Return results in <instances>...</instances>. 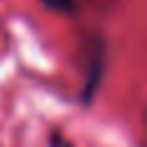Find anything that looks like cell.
I'll return each instance as SVG.
<instances>
[{"mask_svg":"<svg viewBox=\"0 0 147 147\" xmlns=\"http://www.w3.org/2000/svg\"><path fill=\"white\" fill-rule=\"evenodd\" d=\"M80 54H83V88H80V103L83 106H90L98 88H101V80H103V72H106V41L103 36L98 34H90L88 39H83V47H80Z\"/></svg>","mask_w":147,"mask_h":147,"instance_id":"obj_1","label":"cell"},{"mask_svg":"<svg viewBox=\"0 0 147 147\" xmlns=\"http://www.w3.org/2000/svg\"><path fill=\"white\" fill-rule=\"evenodd\" d=\"M39 3L52 13H62V16L78 13V0H39Z\"/></svg>","mask_w":147,"mask_h":147,"instance_id":"obj_2","label":"cell"},{"mask_svg":"<svg viewBox=\"0 0 147 147\" xmlns=\"http://www.w3.org/2000/svg\"><path fill=\"white\" fill-rule=\"evenodd\" d=\"M49 147H72V142H70L62 132H52V134H49Z\"/></svg>","mask_w":147,"mask_h":147,"instance_id":"obj_3","label":"cell"}]
</instances>
